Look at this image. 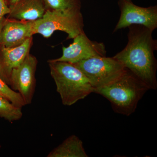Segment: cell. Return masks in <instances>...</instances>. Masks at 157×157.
Masks as SVG:
<instances>
[{
  "label": "cell",
  "instance_id": "1",
  "mask_svg": "<svg viewBox=\"0 0 157 157\" xmlns=\"http://www.w3.org/2000/svg\"><path fill=\"white\" fill-rule=\"evenodd\" d=\"M126 46L113 57L122 64L148 86L157 89V61L154 52L157 40L153 38V31L142 25L128 27Z\"/></svg>",
  "mask_w": 157,
  "mask_h": 157
},
{
  "label": "cell",
  "instance_id": "2",
  "mask_svg": "<svg viewBox=\"0 0 157 157\" xmlns=\"http://www.w3.org/2000/svg\"><path fill=\"white\" fill-rule=\"evenodd\" d=\"M149 90L145 83L126 69L115 81L94 89L93 93L108 100L116 113L129 116L135 112L138 102Z\"/></svg>",
  "mask_w": 157,
  "mask_h": 157
},
{
  "label": "cell",
  "instance_id": "3",
  "mask_svg": "<svg viewBox=\"0 0 157 157\" xmlns=\"http://www.w3.org/2000/svg\"><path fill=\"white\" fill-rule=\"evenodd\" d=\"M51 75L60 96L62 104L70 106L93 93L87 77L73 64L48 61Z\"/></svg>",
  "mask_w": 157,
  "mask_h": 157
},
{
  "label": "cell",
  "instance_id": "4",
  "mask_svg": "<svg viewBox=\"0 0 157 157\" xmlns=\"http://www.w3.org/2000/svg\"><path fill=\"white\" fill-rule=\"evenodd\" d=\"M81 9L47 10L43 17L33 22L34 34H39L45 38L51 36L56 31L65 32L67 39H73L83 31V16Z\"/></svg>",
  "mask_w": 157,
  "mask_h": 157
},
{
  "label": "cell",
  "instance_id": "5",
  "mask_svg": "<svg viewBox=\"0 0 157 157\" xmlns=\"http://www.w3.org/2000/svg\"><path fill=\"white\" fill-rule=\"evenodd\" d=\"M73 64L87 77L94 89L103 87L115 81L126 70L113 57H95Z\"/></svg>",
  "mask_w": 157,
  "mask_h": 157
},
{
  "label": "cell",
  "instance_id": "6",
  "mask_svg": "<svg viewBox=\"0 0 157 157\" xmlns=\"http://www.w3.org/2000/svg\"><path fill=\"white\" fill-rule=\"evenodd\" d=\"M121 14L113 33L132 25L144 26L153 31L157 28V6L142 7L132 0H118Z\"/></svg>",
  "mask_w": 157,
  "mask_h": 157
},
{
  "label": "cell",
  "instance_id": "7",
  "mask_svg": "<svg viewBox=\"0 0 157 157\" xmlns=\"http://www.w3.org/2000/svg\"><path fill=\"white\" fill-rule=\"evenodd\" d=\"M37 63L36 57L29 54L23 62L11 71L9 85L20 94L26 105L31 104L33 98Z\"/></svg>",
  "mask_w": 157,
  "mask_h": 157
},
{
  "label": "cell",
  "instance_id": "8",
  "mask_svg": "<svg viewBox=\"0 0 157 157\" xmlns=\"http://www.w3.org/2000/svg\"><path fill=\"white\" fill-rule=\"evenodd\" d=\"M73 39V43L68 47L63 46V54L60 57L50 60L67 62L73 64L91 58L106 56L107 51L104 43L91 41L84 32Z\"/></svg>",
  "mask_w": 157,
  "mask_h": 157
},
{
  "label": "cell",
  "instance_id": "9",
  "mask_svg": "<svg viewBox=\"0 0 157 157\" xmlns=\"http://www.w3.org/2000/svg\"><path fill=\"white\" fill-rule=\"evenodd\" d=\"M33 41L32 37L16 47L7 48L0 45V77L7 84L9 85L12 70L19 66L29 54Z\"/></svg>",
  "mask_w": 157,
  "mask_h": 157
},
{
  "label": "cell",
  "instance_id": "10",
  "mask_svg": "<svg viewBox=\"0 0 157 157\" xmlns=\"http://www.w3.org/2000/svg\"><path fill=\"white\" fill-rule=\"evenodd\" d=\"M33 22L6 18L0 32V45L16 47L33 37Z\"/></svg>",
  "mask_w": 157,
  "mask_h": 157
},
{
  "label": "cell",
  "instance_id": "11",
  "mask_svg": "<svg viewBox=\"0 0 157 157\" xmlns=\"http://www.w3.org/2000/svg\"><path fill=\"white\" fill-rule=\"evenodd\" d=\"M9 8L10 12L8 18L22 21L40 19L46 11L43 0H20Z\"/></svg>",
  "mask_w": 157,
  "mask_h": 157
},
{
  "label": "cell",
  "instance_id": "12",
  "mask_svg": "<svg viewBox=\"0 0 157 157\" xmlns=\"http://www.w3.org/2000/svg\"><path fill=\"white\" fill-rule=\"evenodd\" d=\"M47 157H88L83 143L77 136L72 135L54 148Z\"/></svg>",
  "mask_w": 157,
  "mask_h": 157
},
{
  "label": "cell",
  "instance_id": "13",
  "mask_svg": "<svg viewBox=\"0 0 157 157\" xmlns=\"http://www.w3.org/2000/svg\"><path fill=\"white\" fill-rule=\"evenodd\" d=\"M0 95V117L12 122L22 117V109Z\"/></svg>",
  "mask_w": 157,
  "mask_h": 157
},
{
  "label": "cell",
  "instance_id": "14",
  "mask_svg": "<svg viewBox=\"0 0 157 157\" xmlns=\"http://www.w3.org/2000/svg\"><path fill=\"white\" fill-rule=\"evenodd\" d=\"M0 95L16 107L22 108L26 104L20 94L9 87L0 77Z\"/></svg>",
  "mask_w": 157,
  "mask_h": 157
},
{
  "label": "cell",
  "instance_id": "15",
  "mask_svg": "<svg viewBox=\"0 0 157 157\" xmlns=\"http://www.w3.org/2000/svg\"><path fill=\"white\" fill-rule=\"evenodd\" d=\"M47 10H65L78 8L81 9L80 0H43Z\"/></svg>",
  "mask_w": 157,
  "mask_h": 157
},
{
  "label": "cell",
  "instance_id": "16",
  "mask_svg": "<svg viewBox=\"0 0 157 157\" xmlns=\"http://www.w3.org/2000/svg\"><path fill=\"white\" fill-rule=\"evenodd\" d=\"M10 9L6 4L5 0H0V20L6 14H9Z\"/></svg>",
  "mask_w": 157,
  "mask_h": 157
},
{
  "label": "cell",
  "instance_id": "17",
  "mask_svg": "<svg viewBox=\"0 0 157 157\" xmlns=\"http://www.w3.org/2000/svg\"><path fill=\"white\" fill-rule=\"evenodd\" d=\"M5 1L6 4L9 7L10 6H13L15 3L19 1L20 0H5Z\"/></svg>",
  "mask_w": 157,
  "mask_h": 157
},
{
  "label": "cell",
  "instance_id": "18",
  "mask_svg": "<svg viewBox=\"0 0 157 157\" xmlns=\"http://www.w3.org/2000/svg\"><path fill=\"white\" fill-rule=\"evenodd\" d=\"M6 19V18H5V17H3V18L0 20V32H1L2 28L3 25H4V23H5ZM0 70H1V69H0Z\"/></svg>",
  "mask_w": 157,
  "mask_h": 157
}]
</instances>
